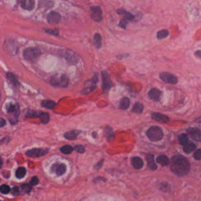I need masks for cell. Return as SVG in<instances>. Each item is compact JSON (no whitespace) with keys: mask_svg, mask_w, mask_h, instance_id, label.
<instances>
[{"mask_svg":"<svg viewBox=\"0 0 201 201\" xmlns=\"http://www.w3.org/2000/svg\"><path fill=\"white\" fill-rule=\"evenodd\" d=\"M40 118L41 122L43 124H47L50 120V116L47 113H40L39 116Z\"/></svg>","mask_w":201,"mask_h":201,"instance_id":"f1b7e54d","label":"cell"},{"mask_svg":"<svg viewBox=\"0 0 201 201\" xmlns=\"http://www.w3.org/2000/svg\"><path fill=\"white\" fill-rule=\"evenodd\" d=\"M41 105L43 107L48 109H54L56 106L55 103L54 101L50 100H43L41 103Z\"/></svg>","mask_w":201,"mask_h":201,"instance_id":"44dd1931","label":"cell"},{"mask_svg":"<svg viewBox=\"0 0 201 201\" xmlns=\"http://www.w3.org/2000/svg\"><path fill=\"white\" fill-rule=\"evenodd\" d=\"M79 133V132L77 131H71L68 132H66L64 134V137L66 139L70 140H76L77 137V136Z\"/></svg>","mask_w":201,"mask_h":201,"instance_id":"7402d4cb","label":"cell"},{"mask_svg":"<svg viewBox=\"0 0 201 201\" xmlns=\"http://www.w3.org/2000/svg\"><path fill=\"white\" fill-rule=\"evenodd\" d=\"M60 151L64 154H70L73 151V148L70 145H65L60 148Z\"/></svg>","mask_w":201,"mask_h":201,"instance_id":"4dcf8cb0","label":"cell"},{"mask_svg":"<svg viewBox=\"0 0 201 201\" xmlns=\"http://www.w3.org/2000/svg\"><path fill=\"white\" fill-rule=\"evenodd\" d=\"M47 19L50 24H55L60 22L61 20L60 14L55 11H51L47 17Z\"/></svg>","mask_w":201,"mask_h":201,"instance_id":"7c38bea8","label":"cell"},{"mask_svg":"<svg viewBox=\"0 0 201 201\" xmlns=\"http://www.w3.org/2000/svg\"><path fill=\"white\" fill-rule=\"evenodd\" d=\"M26 175V169L24 167H20L16 172V176L18 179H22Z\"/></svg>","mask_w":201,"mask_h":201,"instance_id":"4316f807","label":"cell"},{"mask_svg":"<svg viewBox=\"0 0 201 201\" xmlns=\"http://www.w3.org/2000/svg\"><path fill=\"white\" fill-rule=\"evenodd\" d=\"M130 104H131V102H130L129 98L123 97L119 102V108L122 110H127L130 107Z\"/></svg>","mask_w":201,"mask_h":201,"instance_id":"d6986e66","label":"cell"},{"mask_svg":"<svg viewBox=\"0 0 201 201\" xmlns=\"http://www.w3.org/2000/svg\"><path fill=\"white\" fill-rule=\"evenodd\" d=\"M117 13L119 15H122L125 18L127 19V20H133L135 18V16L131 14L129 12L126 11L125 9L123 8H119L117 10Z\"/></svg>","mask_w":201,"mask_h":201,"instance_id":"2e32d148","label":"cell"},{"mask_svg":"<svg viewBox=\"0 0 201 201\" xmlns=\"http://www.w3.org/2000/svg\"><path fill=\"white\" fill-rule=\"evenodd\" d=\"M5 124H6V122L3 118H0V127L4 126Z\"/></svg>","mask_w":201,"mask_h":201,"instance_id":"f6af8a7d","label":"cell"},{"mask_svg":"<svg viewBox=\"0 0 201 201\" xmlns=\"http://www.w3.org/2000/svg\"><path fill=\"white\" fill-rule=\"evenodd\" d=\"M3 160H2V159L1 158H0V169H1V168L3 166Z\"/></svg>","mask_w":201,"mask_h":201,"instance_id":"7dc6e473","label":"cell"},{"mask_svg":"<svg viewBox=\"0 0 201 201\" xmlns=\"http://www.w3.org/2000/svg\"><path fill=\"white\" fill-rule=\"evenodd\" d=\"M7 77L8 81L10 82V83L13 85L14 86H16L17 85V81L16 79L15 76L11 73H8L7 74Z\"/></svg>","mask_w":201,"mask_h":201,"instance_id":"1f68e13d","label":"cell"},{"mask_svg":"<svg viewBox=\"0 0 201 201\" xmlns=\"http://www.w3.org/2000/svg\"><path fill=\"white\" fill-rule=\"evenodd\" d=\"M128 24V20L125 18L120 20L119 22V26L121 27L123 29H126V26Z\"/></svg>","mask_w":201,"mask_h":201,"instance_id":"8d00e7d4","label":"cell"},{"mask_svg":"<svg viewBox=\"0 0 201 201\" xmlns=\"http://www.w3.org/2000/svg\"><path fill=\"white\" fill-rule=\"evenodd\" d=\"M169 34V32L167 30H162L158 32L157 38L159 40H162L167 37Z\"/></svg>","mask_w":201,"mask_h":201,"instance_id":"f546056e","label":"cell"},{"mask_svg":"<svg viewBox=\"0 0 201 201\" xmlns=\"http://www.w3.org/2000/svg\"><path fill=\"white\" fill-rule=\"evenodd\" d=\"M39 179L37 176H34L32 177V178L31 179L30 181V185L32 186H35L39 184Z\"/></svg>","mask_w":201,"mask_h":201,"instance_id":"f35d334b","label":"cell"},{"mask_svg":"<svg viewBox=\"0 0 201 201\" xmlns=\"http://www.w3.org/2000/svg\"><path fill=\"white\" fill-rule=\"evenodd\" d=\"M49 34H53L55 35H58V30H47L46 31Z\"/></svg>","mask_w":201,"mask_h":201,"instance_id":"ee69618b","label":"cell"},{"mask_svg":"<svg viewBox=\"0 0 201 201\" xmlns=\"http://www.w3.org/2000/svg\"><path fill=\"white\" fill-rule=\"evenodd\" d=\"M106 137L109 141L112 140L114 139L115 136L113 129L111 127L108 126L106 128Z\"/></svg>","mask_w":201,"mask_h":201,"instance_id":"83f0119b","label":"cell"},{"mask_svg":"<svg viewBox=\"0 0 201 201\" xmlns=\"http://www.w3.org/2000/svg\"><path fill=\"white\" fill-rule=\"evenodd\" d=\"M171 170L176 176H184L189 173L191 164L184 156L175 155L171 159Z\"/></svg>","mask_w":201,"mask_h":201,"instance_id":"6da1fadb","label":"cell"},{"mask_svg":"<svg viewBox=\"0 0 201 201\" xmlns=\"http://www.w3.org/2000/svg\"><path fill=\"white\" fill-rule=\"evenodd\" d=\"M69 79L68 77L64 74L55 75L51 79V84L54 86L66 87L68 86Z\"/></svg>","mask_w":201,"mask_h":201,"instance_id":"5b68a950","label":"cell"},{"mask_svg":"<svg viewBox=\"0 0 201 201\" xmlns=\"http://www.w3.org/2000/svg\"><path fill=\"white\" fill-rule=\"evenodd\" d=\"M143 104L139 102H136L134 104L133 107L132 108V112L137 114H140L143 112Z\"/></svg>","mask_w":201,"mask_h":201,"instance_id":"d4e9b609","label":"cell"},{"mask_svg":"<svg viewBox=\"0 0 201 201\" xmlns=\"http://www.w3.org/2000/svg\"><path fill=\"white\" fill-rule=\"evenodd\" d=\"M94 45H95L97 49H100L102 44V37L101 35L99 33H96L94 35Z\"/></svg>","mask_w":201,"mask_h":201,"instance_id":"603a6c76","label":"cell"},{"mask_svg":"<svg viewBox=\"0 0 201 201\" xmlns=\"http://www.w3.org/2000/svg\"><path fill=\"white\" fill-rule=\"evenodd\" d=\"M73 150H74L76 152H77V153H84L85 152V147L81 145H77L74 146V148H73Z\"/></svg>","mask_w":201,"mask_h":201,"instance_id":"d590c367","label":"cell"},{"mask_svg":"<svg viewBox=\"0 0 201 201\" xmlns=\"http://www.w3.org/2000/svg\"><path fill=\"white\" fill-rule=\"evenodd\" d=\"M103 162H104V160L102 159L100 161H99L95 166H94V169H96V170H99V169H100L102 168V166H103Z\"/></svg>","mask_w":201,"mask_h":201,"instance_id":"b9f144b4","label":"cell"},{"mask_svg":"<svg viewBox=\"0 0 201 201\" xmlns=\"http://www.w3.org/2000/svg\"><path fill=\"white\" fill-rule=\"evenodd\" d=\"M160 79L168 84L176 85L178 83V78L174 74L168 72H162L159 75Z\"/></svg>","mask_w":201,"mask_h":201,"instance_id":"ba28073f","label":"cell"},{"mask_svg":"<svg viewBox=\"0 0 201 201\" xmlns=\"http://www.w3.org/2000/svg\"><path fill=\"white\" fill-rule=\"evenodd\" d=\"M52 170L55 172L57 176H62L66 171V166L63 163H55L52 166Z\"/></svg>","mask_w":201,"mask_h":201,"instance_id":"5bb4252c","label":"cell"},{"mask_svg":"<svg viewBox=\"0 0 201 201\" xmlns=\"http://www.w3.org/2000/svg\"><path fill=\"white\" fill-rule=\"evenodd\" d=\"M34 1L32 0H26V1H21V5L22 8L24 9L31 11L34 7Z\"/></svg>","mask_w":201,"mask_h":201,"instance_id":"ac0fdd59","label":"cell"},{"mask_svg":"<svg viewBox=\"0 0 201 201\" xmlns=\"http://www.w3.org/2000/svg\"><path fill=\"white\" fill-rule=\"evenodd\" d=\"M91 18L96 22H100L103 20V13L99 6L94 5L90 8Z\"/></svg>","mask_w":201,"mask_h":201,"instance_id":"8992f818","label":"cell"},{"mask_svg":"<svg viewBox=\"0 0 201 201\" xmlns=\"http://www.w3.org/2000/svg\"><path fill=\"white\" fill-rule=\"evenodd\" d=\"M18 105H14L13 104H9V106L7 107V111L8 113H14L17 110H18Z\"/></svg>","mask_w":201,"mask_h":201,"instance_id":"836d02e7","label":"cell"},{"mask_svg":"<svg viewBox=\"0 0 201 201\" xmlns=\"http://www.w3.org/2000/svg\"><path fill=\"white\" fill-rule=\"evenodd\" d=\"M99 181H103V182H105L106 181V179L104 178H103V177L99 176V177H97V178H96L95 179H94L93 182H94V183H96V182H97Z\"/></svg>","mask_w":201,"mask_h":201,"instance_id":"7bdbcfd3","label":"cell"},{"mask_svg":"<svg viewBox=\"0 0 201 201\" xmlns=\"http://www.w3.org/2000/svg\"><path fill=\"white\" fill-rule=\"evenodd\" d=\"M89 83H90V86L85 87L81 91L82 94H87L90 93H91L94 89L96 88V83L98 82V74L97 73H95L93 76V77L87 81Z\"/></svg>","mask_w":201,"mask_h":201,"instance_id":"52a82bcc","label":"cell"},{"mask_svg":"<svg viewBox=\"0 0 201 201\" xmlns=\"http://www.w3.org/2000/svg\"><path fill=\"white\" fill-rule=\"evenodd\" d=\"M11 193L14 196H18L20 194L19 187L18 186H14L12 189Z\"/></svg>","mask_w":201,"mask_h":201,"instance_id":"ab89813d","label":"cell"},{"mask_svg":"<svg viewBox=\"0 0 201 201\" xmlns=\"http://www.w3.org/2000/svg\"><path fill=\"white\" fill-rule=\"evenodd\" d=\"M132 164L135 169L139 170L142 168L143 166V161L139 157H134L132 159Z\"/></svg>","mask_w":201,"mask_h":201,"instance_id":"e0dca14e","label":"cell"},{"mask_svg":"<svg viewBox=\"0 0 201 201\" xmlns=\"http://www.w3.org/2000/svg\"><path fill=\"white\" fill-rule=\"evenodd\" d=\"M41 54V50L35 47H29L24 50L23 52V56L26 60L34 62L36 61Z\"/></svg>","mask_w":201,"mask_h":201,"instance_id":"3957f363","label":"cell"},{"mask_svg":"<svg viewBox=\"0 0 201 201\" xmlns=\"http://www.w3.org/2000/svg\"><path fill=\"white\" fill-rule=\"evenodd\" d=\"M49 149L43 148H34L28 150L26 155L30 158H38L45 155L48 152Z\"/></svg>","mask_w":201,"mask_h":201,"instance_id":"9c48e42d","label":"cell"},{"mask_svg":"<svg viewBox=\"0 0 201 201\" xmlns=\"http://www.w3.org/2000/svg\"><path fill=\"white\" fill-rule=\"evenodd\" d=\"M156 162L163 166H166L169 164V158L165 155H160L158 156L156 158Z\"/></svg>","mask_w":201,"mask_h":201,"instance_id":"ffe728a7","label":"cell"},{"mask_svg":"<svg viewBox=\"0 0 201 201\" xmlns=\"http://www.w3.org/2000/svg\"><path fill=\"white\" fill-rule=\"evenodd\" d=\"M149 97L155 102H159L161 99L162 92L158 89H152L148 93Z\"/></svg>","mask_w":201,"mask_h":201,"instance_id":"4fadbf2b","label":"cell"},{"mask_svg":"<svg viewBox=\"0 0 201 201\" xmlns=\"http://www.w3.org/2000/svg\"><path fill=\"white\" fill-rule=\"evenodd\" d=\"M195 149L196 145L194 143L191 142V141H189L186 145L183 146V151L187 154L193 152Z\"/></svg>","mask_w":201,"mask_h":201,"instance_id":"cb8c5ba5","label":"cell"},{"mask_svg":"<svg viewBox=\"0 0 201 201\" xmlns=\"http://www.w3.org/2000/svg\"><path fill=\"white\" fill-rule=\"evenodd\" d=\"M151 117L154 120L160 123H167L169 122V118L165 114L160 113H153L151 115Z\"/></svg>","mask_w":201,"mask_h":201,"instance_id":"8fae6325","label":"cell"},{"mask_svg":"<svg viewBox=\"0 0 201 201\" xmlns=\"http://www.w3.org/2000/svg\"><path fill=\"white\" fill-rule=\"evenodd\" d=\"M39 116V114H38L37 112H34V111H29L27 113V117H35Z\"/></svg>","mask_w":201,"mask_h":201,"instance_id":"60d3db41","label":"cell"},{"mask_svg":"<svg viewBox=\"0 0 201 201\" xmlns=\"http://www.w3.org/2000/svg\"><path fill=\"white\" fill-rule=\"evenodd\" d=\"M187 135L196 141L201 140V133L199 129L197 127H189L186 129Z\"/></svg>","mask_w":201,"mask_h":201,"instance_id":"30bf717a","label":"cell"},{"mask_svg":"<svg viewBox=\"0 0 201 201\" xmlns=\"http://www.w3.org/2000/svg\"><path fill=\"white\" fill-rule=\"evenodd\" d=\"M102 89L104 94H108L110 89L113 86L112 81L110 79V76L108 73L105 70L102 71Z\"/></svg>","mask_w":201,"mask_h":201,"instance_id":"277c9868","label":"cell"},{"mask_svg":"<svg viewBox=\"0 0 201 201\" xmlns=\"http://www.w3.org/2000/svg\"><path fill=\"white\" fill-rule=\"evenodd\" d=\"M195 54L196 55H197L199 58H200V50H198V51H196V52L195 53Z\"/></svg>","mask_w":201,"mask_h":201,"instance_id":"bcb514c9","label":"cell"},{"mask_svg":"<svg viewBox=\"0 0 201 201\" xmlns=\"http://www.w3.org/2000/svg\"><path fill=\"white\" fill-rule=\"evenodd\" d=\"M194 158L197 160H200L201 159V150L199 149L195 151L194 154Z\"/></svg>","mask_w":201,"mask_h":201,"instance_id":"74e56055","label":"cell"},{"mask_svg":"<svg viewBox=\"0 0 201 201\" xmlns=\"http://www.w3.org/2000/svg\"><path fill=\"white\" fill-rule=\"evenodd\" d=\"M146 136L152 141H158L162 139L163 132L162 129L157 126H151L146 132Z\"/></svg>","mask_w":201,"mask_h":201,"instance_id":"7a4b0ae2","label":"cell"},{"mask_svg":"<svg viewBox=\"0 0 201 201\" xmlns=\"http://www.w3.org/2000/svg\"><path fill=\"white\" fill-rule=\"evenodd\" d=\"M11 191L9 186L7 185H2L0 186V192L3 194H7Z\"/></svg>","mask_w":201,"mask_h":201,"instance_id":"e575fe53","label":"cell"},{"mask_svg":"<svg viewBox=\"0 0 201 201\" xmlns=\"http://www.w3.org/2000/svg\"><path fill=\"white\" fill-rule=\"evenodd\" d=\"M178 140H179V144L183 146L186 145L189 142V141L188 135L185 134V133L181 134L178 136Z\"/></svg>","mask_w":201,"mask_h":201,"instance_id":"484cf974","label":"cell"},{"mask_svg":"<svg viewBox=\"0 0 201 201\" xmlns=\"http://www.w3.org/2000/svg\"><path fill=\"white\" fill-rule=\"evenodd\" d=\"M21 187L22 189V191L24 193H27V194L30 193L32 189L31 185L30 184H28V183L22 185L21 186Z\"/></svg>","mask_w":201,"mask_h":201,"instance_id":"d6a6232c","label":"cell"},{"mask_svg":"<svg viewBox=\"0 0 201 201\" xmlns=\"http://www.w3.org/2000/svg\"><path fill=\"white\" fill-rule=\"evenodd\" d=\"M154 156L151 153H148L146 155V160L148 162V168L152 171H155L158 169V166L155 163Z\"/></svg>","mask_w":201,"mask_h":201,"instance_id":"9a60e30c","label":"cell"}]
</instances>
